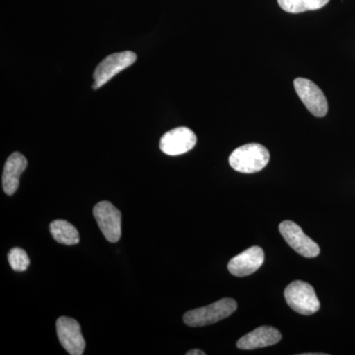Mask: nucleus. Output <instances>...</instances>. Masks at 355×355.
Instances as JSON below:
<instances>
[{
	"label": "nucleus",
	"mask_w": 355,
	"mask_h": 355,
	"mask_svg": "<svg viewBox=\"0 0 355 355\" xmlns=\"http://www.w3.org/2000/svg\"><path fill=\"white\" fill-rule=\"evenodd\" d=\"M270 153L259 144H245L236 148L230 157L229 164L235 170L245 174L260 172L268 165Z\"/></svg>",
	"instance_id": "f257e3e1"
},
{
	"label": "nucleus",
	"mask_w": 355,
	"mask_h": 355,
	"mask_svg": "<svg viewBox=\"0 0 355 355\" xmlns=\"http://www.w3.org/2000/svg\"><path fill=\"white\" fill-rule=\"evenodd\" d=\"M237 310V302L232 298H223L205 307L188 311L184 323L190 327H205L225 319Z\"/></svg>",
	"instance_id": "f03ea898"
},
{
	"label": "nucleus",
	"mask_w": 355,
	"mask_h": 355,
	"mask_svg": "<svg viewBox=\"0 0 355 355\" xmlns=\"http://www.w3.org/2000/svg\"><path fill=\"white\" fill-rule=\"evenodd\" d=\"M284 297L292 310L305 316L315 314L321 307L313 286L302 280H295L287 286Z\"/></svg>",
	"instance_id": "7ed1b4c3"
},
{
	"label": "nucleus",
	"mask_w": 355,
	"mask_h": 355,
	"mask_svg": "<svg viewBox=\"0 0 355 355\" xmlns=\"http://www.w3.org/2000/svg\"><path fill=\"white\" fill-rule=\"evenodd\" d=\"M137 58V55L130 51L113 53V55L104 58L96 67L94 74H93V78H94L93 89L97 90V89L101 88L116 74L135 64Z\"/></svg>",
	"instance_id": "20e7f679"
},
{
	"label": "nucleus",
	"mask_w": 355,
	"mask_h": 355,
	"mask_svg": "<svg viewBox=\"0 0 355 355\" xmlns=\"http://www.w3.org/2000/svg\"><path fill=\"white\" fill-rule=\"evenodd\" d=\"M294 88L305 105L306 108L313 116L323 118L328 113V101L323 91L309 79L296 78L294 80Z\"/></svg>",
	"instance_id": "39448f33"
},
{
	"label": "nucleus",
	"mask_w": 355,
	"mask_h": 355,
	"mask_svg": "<svg viewBox=\"0 0 355 355\" xmlns=\"http://www.w3.org/2000/svg\"><path fill=\"white\" fill-rule=\"evenodd\" d=\"M279 232L287 244L305 258H315L320 254L316 242L305 234L304 231L293 221L286 220L279 224Z\"/></svg>",
	"instance_id": "423d86ee"
},
{
	"label": "nucleus",
	"mask_w": 355,
	"mask_h": 355,
	"mask_svg": "<svg viewBox=\"0 0 355 355\" xmlns=\"http://www.w3.org/2000/svg\"><path fill=\"white\" fill-rule=\"evenodd\" d=\"M93 216L103 234L109 242L116 243L121 236V214L110 202H101L95 205Z\"/></svg>",
	"instance_id": "0eeeda50"
},
{
	"label": "nucleus",
	"mask_w": 355,
	"mask_h": 355,
	"mask_svg": "<svg viewBox=\"0 0 355 355\" xmlns=\"http://www.w3.org/2000/svg\"><path fill=\"white\" fill-rule=\"evenodd\" d=\"M57 333L58 340L69 354H83L85 340L81 333L80 324L76 320L69 317L58 318Z\"/></svg>",
	"instance_id": "6e6552de"
},
{
	"label": "nucleus",
	"mask_w": 355,
	"mask_h": 355,
	"mask_svg": "<svg viewBox=\"0 0 355 355\" xmlns=\"http://www.w3.org/2000/svg\"><path fill=\"white\" fill-rule=\"evenodd\" d=\"M197 144L195 132L189 128H176L166 132L160 140V149L170 156L189 153Z\"/></svg>",
	"instance_id": "1a4fd4ad"
},
{
	"label": "nucleus",
	"mask_w": 355,
	"mask_h": 355,
	"mask_svg": "<svg viewBox=\"0 0 355 355\" xmlns=\"http://www.w3.org/2000/svg\"><path fill=\"white\" fill-rule=\"evenodd\" d=\"M263 250L258 246L251 247L229 261L228 270L234 277H247L256 272L263 266Z\"/></svg>",
	"instance_id": "9d476101"
},
{
	"label": "nucleus",
	"mask_w": 355,
	"mask_h": 355,
	"mask_svg": "<svg viewBox=\"0 0 355 355\" xmlns=\"http://www.w3.org/2000/svg\"><path fill=\"white\" fill-rule=\"evenodd\" d=\"M282 338V333L277 329L263 326L242 336L237 342V347L243 350L263 349L277 345Z\"/></svg>",
	"instance_id": "9b49d317"
},
{
	"label": "nucleus",
	"mask_w": 355,
	"mask_h": 355,
	"mask_svg": "<svg viewBox=\"0 0 355 355\" xmlns=\"http://www.w3.org/2000/svg\"><path fill=\"white\" fill-rule=\"evenodd\" d=\"M27 166V159L19 153H14L7 159L2 175V187L6 195L12 196L18 190L20 176Z\"/></svg>",
	"instance_id": "f8f14e48"
},
{
	"label": "nucleus",
	"mask_w": 355,
	"mask_h": 355,
	"mask_svg": "<svg viewBox=\"0 0 355 355\" xmlns=\"http://www.w3.org/2000/svg\"><path fill=\"white\" fill-rule=\"evenodd\" d=\"M50 230L53 239L60 244L72 246L79 243V233L71 223L65 220L51 222Z\"/></svg>",
	"instance_id": "ddd939ff"
},
{
	"label": "nucleus",
	"mask_w": 355,
	"mask_h": 355,
	"mask_svg": "<svg viewBox=\"0 0 355 355\" xmlns=\"http://www.w3.org/2000/svg\"><path fill=\"white\" fill-rule=\"evenodd\" d=\"M330 0H277L282 10L289 13H302L318 10L328 4Z\"/></svg>",
	"instance_id": "4468645a"
},
{
	"label": "nucleus",
	"mask_w": 355,
	"mask_h": 355,
	"mask_svg": "<svg viewBox=\"0 0 355 355\" xmlns=\"http://www.w3.org/2000/svg\"><path fill=\"white\" fill-rule=\"evenodd\" d=\"M8 261L12 270L18 272H25L30 265L29 257L21 248H13L10 250L8 254Z\"/></svg>",
	"instance_id": "2eb2a0df"
},
{
	"label": "nucleus",
	"mask_w": 355,
	"mask_h": 355,
	"mask_svg": "<svg viewBox=\"0 0 355 355\" xmlns=\"http://www.w3.org/2000/svg\"><path fill=\"white\" fill-rule=\"evenodd\" d=\"M188 355H205V352L200 349H191L190 352H187Z\"/></svg>",
	"instance_id": "dca6fc26"
}]
</instances>
